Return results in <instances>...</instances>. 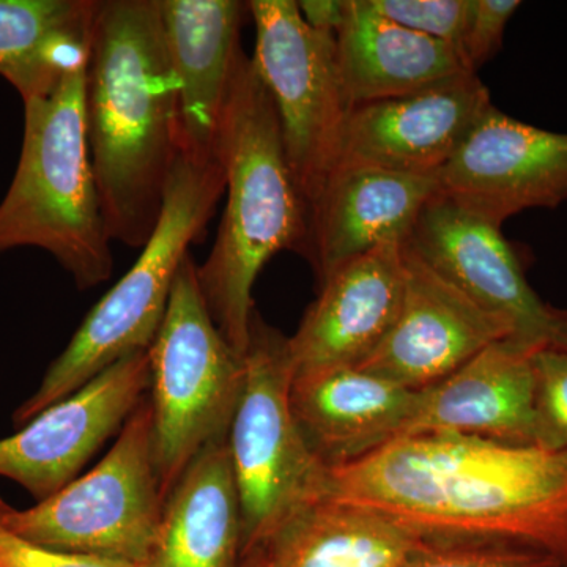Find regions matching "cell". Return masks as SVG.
I'll list each match as a JSON object with an SVG mask.
<instances>
[{"instance_id": "6da1fadb", "label": "cell", "mask_w": 567, "mask_h": 567, "mask_svg": "<svg viewBox=\"0 0 567 567\" xmlns=\"http://www.w3.org/2000/svg\"><path fill=\"white\" fill-rule=\"evenodd\" d=\"M323 498L435 544L535 548L567 567V450L477 436H402L328 470Z\"/></svg>"}, {"instance_id": "7a4b0ae2", "label": "cell", "mask_w": 567, "mask_h": 567, "mask_svg": "<svg viewBox=\"0 0 567 567\" xmlns=\"http://www.w3.org/2000/svg\"><path fill=\"white\" fill-rule=\"evenodd\" d=\"M84 114L112 241L144 248L182 152L177 84L158 0H99Z\"/></svg>"}, {"instance_id": "3957f363", "label": "cell", "mask_w": 567, "mask_h": 567, "mask_svg": "<svg viewBox=\"0 0 567 567\" xmlns=\"http://www.w3.org/2000/svg\"><path fill=\"white\" fill-rule=\"evenodd\" d=\"M218 158L226 210L197 279L213 322L245 357L257 276L275 254L303 252L309 234V207L287 162L278 112L245 51L224 104Z\"/></svg>"}, {"instance_id": "277c9868", "label": "cell", "mask_w": 567, "mask_h": 567, "mask_svg": "<svg viewBox=\"0 0 567 567\" xmlns=\"http://www.w3.org/2000/svg\"><path fill=\"white\" fill-rule=\"evenodd\" d=\"M85 69L71 73L47 99L24 103L17 173L0 203V254L39 248L81 290L114 271L84 114Z\"/></svg>"}, {"instance_id": "5b68a950", "label": "cell", "mask_w": 567, "mask_h": 567, "mask_svg": "<svg viewBox=\"0 0 567 567\" xmlns=\"http://www.w3.org/2000/svg\"><path fill=\"white\" fill-rule=\"evenodd\" d=\"M226 189L219 159L199 162L181 152L167 181L158 223L133 267L82 320L39 388L13 415L21 427L93 377L136 352H147L162 327L175 278L189 249L204 237Z\"/></svg>"}, {"instance_id": "8992f818", "label": "cell", "mask_w": 567, "mask_h": 567, "mask_svg": "<svg viewBox=\"0 0 567 567\" xmlns=\"http://www.w3.org/2000/svg\"><path fill=\"white\" fill-rule=\"evenodd\" d=\"M153 442L164 502L194 457L229 436L244 393L245 357L213 322L192 254L148 347Z\"/></svg>"}, {"instance_id": "52a82bcc", "label": "cell", "mask_w": 567, "mask_h": 567, "mask_svg": "<svg viewBox=\"0 0 567 567\" xmlns=\"http://www.w3.org/2000/svg\"><path fill=\"white\" fill-rule=\"evenodd\" d=\"M244 393L227 445L244 520V557L267 546L303 507L323 498L328 468L290 406L293 365L287 336L254 312Z\"/></svg>"}, {"instance_id": "ba28073f", "label": "cell", "mask_w": 567, "mask_h": 567, "mask_svg": "<svg viewBox=\"0 0 567 567\" xmlns=\"http://www.w3.org/2000/svg\"><path fill=\"white\" fill-rule=\"evenodd\" d=\"M164 503L147 394L91 472L29 509L6 503L2 518L11 532L52 550L148 566Z\"/></svg>"}, {"instance_id": "9c48e42d", "label": "cell", "mask_w": 567, "mask_h": 567, "mask_svg": "<svg viewBox=\"0 0 567 567\" xmlns=\"http://www.w3.org/2000/svg\"><path fill=\"white\" fill-rule=\"evenodd\" d=\"M252 62L270 92L287 162L311 208L338 163L353 104L336 54V37L315 31L295 0H251Z\"/></svg>"}, {"instance_id": "30bf717a", "label": "cell", "mask_w": 567, "mask_h": 567, "mask_svg": "<svg viewBox=\"0 0 567 567\" xmlns=\"http://www.w3.org/2000/svg\"><path fill=\"white\" fill-rule=\"evenodd\" d=\"M148 386L147 352L122 358L17 434L0 439V477L20 484L37 502L58 494L121 431Z\"/></svg>"}, {"instance_id": "8fae6325", "label": "cell", "mask_w": 567, "mask_h": 567, "mask_svg": "<svg viewBox=\"0 0 567 567\" xmlns=\"http://www.w3.org/2000/svg\"><path fill=\"white\" fill-rule=\"evenodd\" d=\"M436 177V194L502 227L518 213L567 203V133L492 104Z\"/></svg>"}, {"instance_id": "7c38bea8", "label": "cell", "mask_w": 567, "mask_h": 567, "mask_svg": "<svg viewBox=\"0 0 567 567\" xmlns=\"http://www.w3.org/2000/svg\"><path fill=\"white\" fill-rule=\"evenodd\" d=\"M404 256L401 311L383 341L358 368L421 391L454 374L494 342L517 336L509 320L466 297L406 244Z\"/></svg>"}, {"instance_id": "4fadbf2b", "label": "cell", "mask_w": 567, "mask_h": 567, "mask_svg": "<svg viewBox=\"0 0 567 567\" xmlns=\"http://www.w3.org/2000/svg\"><path fill=\"white\" fill-rule=\"evenodd\" d=\"M491 106V93L477 74L412 95L358 104L347 121L334 173L375 167L436 175Z\"/></svg>"}, {"instance_id": "5bb4252c", "label": "cell", "mask_w": 567, "mask_h": 567, "mask_svg": "<svg viewBox=\"0 0 567 567\" xmlns=\"http://www.w3.org/2000/svg\"><path fill=\"white\" fill-rule=\"evenodd\" d=\"M406 246L466 297L509 320L517 338L548 344L554 308L529 287L502 227L435 194Z\"/></svg>"}, {"instance_id": "9a60e30c", "label": "cell", "mask_w": 567, "mask_h": 567, "mask_svg": "<svg viewBox=\"0 0 567 567\" xmlns=\"http://www.w3.org/2000/svg\"><path fill=\"white\" fill-rule=\"evenodd\" d=\"M405 244H385L336 268L319 284V297L287 338L293 374L358 368L401 311Z\"/></svg>"}, {"instance_id": "2e32d148", "label": "cell", "mask_w": 567, "mask_h": 567, "mask_svg": "<svg viewBox=\"0 0 567 567\" xmlns=\"http://www.w3.org/2000/svg\"><path fill=\"white\" fill-rule=\"evenodd\" d=\"M544 346V344H543ZM537 344L496 341L434 386L417 391L402 436L451 434L535 445Z\"/></svg>"}, {"instance_id": "e0dca14e", "label": "cell", "mask_w": 567, "mask_h": 567, "mask_svg": "<svg viewBox=\"0 0 567 567\" xmlns=\"http://www.w3.org/2000/svg\"><path fill=\"white\" fill-rule=\"evenodd\" d=\"M158 6L177 84L182 152L199 162H216L224 104L244 51L240 37L248 2L158 0Z\"/></svg>"}, {"instance_id": "ac0fdd59", "label": "cell", "mask_w": 567, "mask_h": 567, "mask_svg": "<svg viewBox=\"0 0 567 567\" xmlns=\"http://www.w3.org/2000/svg\"><path fill=\"white\" fill-rule=\"evenodd\" d=\"M435 194V175L375 167H353L331 175L309 208L303 249L319 284L336 268L379 246L406 244Z\"/></svg>"}, {"instance_id": "d6986e66", "label": "cell", "mask_w": 567, "mask_h": 567, "mask_svg": "<svg viewBox=\"0 0 567 567\" xmlns=\"http://www.w3.org/2000/svg\"><path fill=\"white\" fill-rule=\"evenodd\" d=\"M417 391L361 368L293 374L290 406L308 445L328 470L401 439Z\"/></svg>"}, {"instance_id": "ffe728a7", "label": "cell", "mask_w": 567, "mask_h": 567, "mask_svg": "<svg viewBox=\"0 0 567 567\" xmlns=\"http://www.w3.org/2000/svg\"><path fill=\"white\" fill-rule=\"evenodd\" d=\"M336 54L353 106L412 95L477 74L445 41L388 20L369 0H349L344 24L336 33Z\"/></svg>"}, {"instance_id": "44dd1931", "label": "cell", "mask_w": 567, "mask_h": 567, "mask_svg": "<svg viewBox=\"0 0 567 567\" xmlns=\"http://www.w3.org/2000/svg\"><path fill=\"white\" fill-rule=\"evenodd\" d=\"M244 520L227 439L193 458L163 507L151 567H238Z\"/></svg>"}, {"instance_id": "7402d4cb", "label": "cell", "mask_w": 567, "mask_h": 567, "mask_svg": "<svg viewBox=\"0 0 567 567\" xmlns=\"http://www.w3.org/2000/svg\"><path fill=\"white\" fill-rule=\"evenodd\" d=\"M99 0H0V76L22 103L87 66Z\"/></svg>"}, {"instance_id": "603a6c76", "label": "cell", "mask_w": 567, "mask_h": 567, "mask_svg": "<svg viewBox=\"0 0 567 567\" xmlns=\"http://www.w3.org/2000/svg\"><path fill=\"white\" fill-rule=\"evenodd\" d=\"M425 544L391 518L320 498L262 548L267 567H406Z\"/></svg>"}, {"instance_id": "cb8c5ba5", "label": "cell", "mask_w": 567, "mask_h": 567, "mask_svg": "<svg viewBox=\"0 0 567 567\" xmlns=\"http://www.w3.org/2000/svg\"><path fill=\"white\" fill-rule=\"evenodd\" d=\"M536 377L535 446L567 450V352L551 344L533 353Z\"/></svg>"}, {"instance_id": "d4e9b609", "label": "cell", "mask_w": 567, "mask_h": 567, "mask_svg": "<svg viewBox=\"0 0 567 567\" xmlns=\"http://www.w3.org/2000/svg\"><path fill=\"white\" fill-rule=\"evenodd\" d=\"M369 3L388 20L445 41L461 54L472 0H369Z\"/></svg>"}, {"instance_id": "484cf974", "label": "cell", "mask_w": 567, "mask_h": 567, "mask_svg": "<svg viewBox=\"0 0 567 567\" xmlns=\"http://www.w3.org/2000/svg\"><path fill=\"white\" fill-rule=\"evenodd\" d=\"M406 567H566L535 548L513 544H425Z\"/></svg>"}, {"instance_id": "4316f807", "label": "cell", "mask_w": 567, "mask_h": 567, "mask_svg": "<svg viewBox=\"0 0 567 567\" xmlns=\"http://www.w3.org/2000/svg\"><path fill=\"white\" fill-rule=\"evenodd\" d=\"M520 6L518 0H472L461 54L473 73L502 48L507 22Z\"/></svg>"}, {"instance_id": "83f0119b", "label": "cell", "mask_w": 567, "mask_h": 567, "mask_svg": "<svg viewBox=\"0 0 567 567\" xmlns=\"http://www.w3.org/2000/svg\"><path fill=\"white\" fill-rule=\"evenodd\" d=\"M3 506L6 502L0 498V567H148L39 546L7 527L2 518Z\"/></svg>"}, {"instance_id": "f1b7e54d", "label": "cell", "mask_w": 567, "mask_h": 567, "mask_svg": "<svg viewBox=\"0 0 567 567\" xmlns=\"http://www.w3.org/2000/svg\"><path fill=\"white\" fill-rule=\"evenodd\" d=\"M349 0H303L298 2L301 17L315 31L334 35L344 24Z\"/></svg>"}, {"instance_id": "f546056e", "label": "cell", "mask_w": 567, "mask_h": 567, "mask_svg": "<svg viewBox=\"0 0 567 567\" xmlns=\"http://www.w3.org/2000/svg\"><path fill=\"white\" fill-rule=\"evenodd\" d=\"M548 344L558 347V349L566 350L567 352V312L561 311V309H554Z\"/></svg>"}, {"instance_id": "4dcf8cb0", "label": "cell", "mask_w": 567, "mask_h": 567, "mask_svg": "<svg viewBox=\"0 0 567 567\" xmlns=\"http://www.w3.org/2000/svg\"><path fill=\"white\" fill-rule=\"evenodd\" d=\"M238 567H267V558H265L264 548H256V550L249 551L241 558L240 566Z\"/></svg>"}]
</instances>
